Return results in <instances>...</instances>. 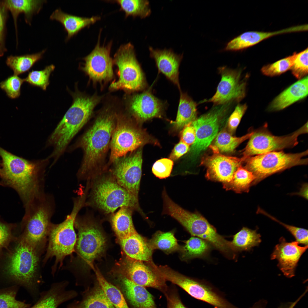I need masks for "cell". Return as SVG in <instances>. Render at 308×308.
<instances>
[{"label":"cell","instance_id":"obj_1","mask_svg":"<svg viewBox=\"0 0 308 308\" xmlns=\"http://www.w3.org/2000/svg\"><path fill=\"white\" fill-rule=\"evenodd\" d=\"M116 114L110 107L98 114L93 123L70 149L80 148L83 156L77 173L80 180H91L107 171L105 159L116 120Z\"/></svg>","mask_w":308,"mask_h":308},{"label":"cell","instance_id":"obj_2","mask_svg":"<svg viewBox=\"0 0 308 308\" xmlns=\"http://www.w3.org/2000/svg\"><path fill=\"white\" fill-rule=\"evenodd\" d=\"M5 183L15 189L27 208L45 193L44 179L49 159L30 161L17 156L0 147Z\"/></svg>","mask_w":308,"mask_h":308},{"label":"cell","instance_id":"obj_3","mask_svg":"<svg viewBox=\"0 0 308 308\" xmlns=\"http://www.w3.org/2000/svg\"><path fill=\"white\" fill-rule=\"evenodd\" d=\"M72 104L58 124L47 141L48 146H52L49 157L56 163L66 150L74 136L91 117L94 108L102 97L96 95H87L76 89L70 92Z\"/></svg>","mask_w":308,"mask_h":308},{"label":"cell","instance_id":"obj_4","mask_svg":"<svg viewBox=\"0 0 308 308\" xmlns=\"http://www.w3.org/2000/svg\"><path fill=\"white\" fill-rule=\"evenodd\" d=\"M107 171L90 180V191L84 205L94 208L106 214H112L119 208L127 207L144 215L138 199L120 185Z\"/></svg>","mask_w":308,"mask_h":308},{"label":"cell","instance_id":"obj_5","mask_svg":"<svg viewBox=\"0 0 308 308\" xmlns=\"http://www.w3.org/2000/svg\"><path fill=\"white\" fill-rule=\"evenodd\" d=\"M40 256L21 236L10 254L6 266L9 276L27 288L37 300L43 282L39 272Z\"/></svg>","mask_w":308,"mask_h":308},{"label":"cell","instance_id":"obj_6","mask_svg":"<svg viewBox=\"0 0 308 308\" xmlns=\"http://www.w3.org/2000/svg\"><path fill=\"white\" fill-rule=\"evenodd\" d=\"M55 206L52 196L45 193L26 208L22 236L40 255L45 249L52 224L51 219Z\"/></svg>","mask_w":308,"mask_h":308},{"label":"cell","instance_id":"obj_7","mask_svg":"<svg viewBox=\"0 0 308 308\" xmlns=\"http://www.w3.org/2000/svg\"><path fill=\"white\" fill-rule=\"evenodd\" d=\"M85 200L78 196L73 200L72 210L61 223L52 224L49 234L48 243L43 262L55 257L54 264L52 268L53 274L58 265L60 267L65 258L71 254L74 250L77 236L74 227V221L80 209L84 205Z\"/></svg>","mask_w":308,"mask_h":308},{"label":"cell","instance_id":"obj_8","mask_svg":"<svg viewBox=\"0 0 308 308\" xmlns=\"http://www.w3.org/2000/svg\"><path fill=\"white\" fill-rule=\"evenodd\" d=\"M169 214L192 236L206 241L226 257L235 258V254L231 249L230 241L219 234L216 228L200 214L191 212L176 204L170 208Z\"/></svg>","mask_w":308,"mask_h":308},{"label":"cell","instance_id":"obj_9","mask_svg":"<svg viewBox=\"0 0 308 308\" xmlns=\"http://www.w3.org/2000/svg\"><path fill=\"white\" fill-rule=\"evenodd\" d=\"M151 139L131 117L117 113L115 127L112 137L110 165L117 159L150 142Z\"/></svg>","mask_w":308,"mask_h":308},{"label":"cell","instance_id":"obj_10","mask_svg":"<svg viewBox=\"0 0 308 308\" xmlns=\"http://www.w3.org/2000/svg\"><path fill=\"white\" fill-rule=\"evenodd\" d=\"M113 63L118 68V79L112 82V90H122L128 92L143 90L147 86L143 72L130 43L121 45L115 54Z\"/></svg>","mask_w":308,"mask_h":308},{"label":"cell","instance_id":"obj_11","mask_svg":"<svg viewBox=\"0 0 308 308\" xmlns=\"http://www.w3.org/2000/svg\"><path fill=\"white\" fill-rule=\"evenodd\" d=\"M307 154V150L295 153L272 151L249 157L245 161L244 168L255 175L256 179L253 184L255 185L276 173L295 166L307 164V159L303 157Z\"/></svg>","mask_w":308,"mask_h":308},{"label":"cell","instance_id":"obj_12","mask_svg":"<svg viewBox=\"0 0 308 308\" xmlns=\"http://www.w3.org/2000/svg\"><path fill=\"white\" fill-rule=\"evenodd\" d=\"M74 227L78 230L76 250L84 262L91 264L104 251L106 238L98 223L91 216L77 215Z\"/></svg>","mask_w":308,"mask_h":308},{"label":"cell","instance_id":"obj_13","mask_svg":"<svg viewBox=\"0 0 308 308\" xmlns=\"http://www.w3.org/2000/svg\"><path fill=\"white\" fill-rule=\"evenodd\" d=\"M307 132V123L291 134L282 136L273 135L267 130L261 129L253 133L244 149L243 157L247 158L254 155L292 147L298 143V136Z\"/></svg>","mask_w":308,"mask_h":308},{"label":"cell","instance_id":"obj_14","mask_svg":"<svg viewBox=\"0 0 308 308\" xmlns=\"http://www.w3.org/2000/svg\"><path fill=\"white\" fill-rule=\"evenodd\" d=\"M142 163L141 147L116 160L109 171L120 185L138 199Z\"/></svg>","mask_w":308,"mask_h":308},{"label":"cell","instance_id":"obj_15","mask_svg":"<svg viewBox=\"0 0 308 308\" xmlns=\"http://www.w3.org/2000/svg\"><path fill=\"white\" fill-rule=\"evenodd\" d=\"M167 279L192 297L206 302L215 308H239L228 301L218 291L205 281L193 279L174 270L168 274Z\"/></svg>","mask_w":308,"mask_h":308},{"label":"cell","instance_id":"obj_16","mask_svg":"<svg viewBox=\"0 0 308 308\" xmlns=\"http://www.w3.org/2000/svg\"><path fill=\"white\" fill-rule=\"evenodd\" d=\"M232 103L215 105L209 112L192 122L196 132L195 141L189 150L192 156L196 157L210 145L218 133L221 117Z\"/></svg>","mask_w":308,"mask_h":308},{"label":"cell","instance_id":"obj_17","mask_svg":"<svg viewBox=\"0 0 308 308\" xmlns=\"http://www.w3.org/2000/svg\"><path fill=\"white\" fill-rule=\"evenodd\" d=\"M218 71L221 79L216 92L204 102H212L215 106L240 102L245 96L246 85L245 80L242 79L241 71L226 66L220 67Z\"/></svg>","mask_w":308,"mask_h":308},{"label":"cell","instance_id":"obj_18","mask_svg":"<svg viewBox=\"0 0 308 308\" xmlns=\"http://www.w3.org/2000/svg\"><path fill=\"white\" fill-rule=\"evenodd\" d=\"M111 43L101 46L99 41L94 50L83 58L84 63L80 69L94 83L103 84L114 78L113 61L110 56Z\"/></svg>","mask_w":308,"mask_h":308},{"label":"cell","instance_id":"obj_19","mask_svg":"<svg viewBox=\"0 0 308 308\" xmlns=\"http://www.w3.org/2000/svg\"><path fill=\"white\" fill-rule=\"evenodd\" d=\"M127 104L130 114L140 121L161 117L167 107L166 103L154 96L150 89L130 96Z\"/></svg>","mask_w":308,"mask_h":308},{"label":"cell","instance_id":"obj_20","mask_svg":"<svg viewBox=\"0 0 308 308\" xmlns=\"http://www.w3.org/2000/svg\"><path fill=\"white\" fill-rule=\"evenodd\" d=\"M247 159L243 156L239 158L214 153L204 159L202 163L207 168L208 179L224 184L231 180L238 168Z\"/></svg>","mask_w":308,"mask_h":308},{"label":"cell","instance_id":"obj_21","mask_svg":"<svg viewBox=\"0 0 308 308\" xmlns=\"http://www.w3.org/2000/svg\"><path fill=\"white\" fill-rule=\"evenodd\" d=\"M123 269L125 277L136 284L156 289L164 293L168 289L165 281L143 261L128 257L123 262Z\"/></svg>","mask_w":308,"mask_h":308},{"label":"cell","instance_id":"obj_22","mask_svg":"<svg viewBox=\"0 0 308 308\" xmlns=\"http://www.w3.org/2000/svg\"><path fill=\"white\" fill-rule=\"evenodd\" d=\"M308 245L301 246L296 241L287 242L283 237L275 246L271 255V260H277L278 266L283 274L291 278L295 275L297 263Z\"/></svg>","mask_w":308,"mask_h":308},{"label":"cell","instance_id":"obj_23","mask_svg":"<svg viewBox=\"0 0 308 308\" xmlns=\"http://www.w3.org/2000/svg\"><path fill=\"white\" fill-rule=\"evenodd\" d=\"M150 56L155 60L159 72L180 89L179 68L183 58L171 50L154 49L149 47Z\"/></svg>","mask_w":308,"mask_h":308},{"label":"cell","instance_id":"obj_24","mask_svg":"<svg viewBox=\"0 0 308 308\" xmlns=\"http://www.w3.org/2000/svg\"><path fill=\"white\" fill-rule=\"evenodd\" d=\"M68 282L64 281L53 283L49 289L40 293L36 303L29 308H58L62 303L76 297L77 293L66 290Z\"/></svg>","mask_w":308,"mask_h":308},{"label":"cell","instance_id":"obj_25","mask_svg":"<svg viewBox=\"0 0 308 308\" xmlns=\"http://www.w3.org/2000/svg\"><path fill=\"white\" fill-rule=\"evenodd\" d=\"M300 26L290 27L272 32L248 31L230 41L225 47L226 50L236 51L253 46L272 36L284 33L300 31Z\"/></svg>","mask_w":308,"mask_h":308},{"label":"cell","instance_id":"obj_26","mask_svg":"<svg viewBox=\"0 0 308 308\" xmlns=\"http://www.w3.org/2000/svg\"><path fill=\"white\" fill-rule=\"evenodd\" d=\"M119 240L123 250L129 258L146 262L152 261L153 250L148 242L137 232Z\"/></svg>","mask_w":308,"mask_h":308},{"label":"cell","instance_id":"obj_27","mask_svg":"<svg viewBox=\"0 0 308 308\" xmlns=\"http://www.w3.org/2000/svg\"><path fill=\"white\" fill-rule=\"evenodd\" d=\"M308 77H305L291 85L277 96L270 105L269 109L277 111L283 109L305 98L308 92Z\"/></svg>","mask_w":308,"mask_h":308},{"label":"cell","instance_id":"obj_28","mask_svg":"<svg viewBox=\"0 0 308 308\" xmlns=\"http://www.w3.org/2000/svg\"><path fill=\"white\" fill-rule=\"evenodd\" d=\"M4 4L12 15L14 23L17 40L18 44L17 21L19 15L21 13L24 15L25 20L30 25L33 15L38 13L41 9L45 1L34 0H4Z\"/></svg>","mask_w":308,"mask_h":308},{"label":"cell","instance_id":"obj_29","mask_svg":"<svg viewBox=\"0 0 308 308\" xmlns=\"http://www.w3.org/2000/svg\"><path fill=\"white\" fill-rule=\"evenodd\" d=\"M121 284L124 293L134 308H156L153 296L144 287L124 277Z\"/></svg>","mask_w":308,"mask_h":308},{"label":"cell","instance_id":"obj_30","mask_svg":"<svg viewBox=\"0 0 308 308\" xmlns=\"http://www.w3.org/2000/svg\"><path fill=\"white\" fill-rule=\"evenodd\" d=\"M52 20L60 22L67 33V41L85 27L96 22L100 19L98 16L90 18L82 17L70 15L63 12L60 9L54 11L50 17Z\"/></svg>","mask_w":308,"mask_h":308},{"label":"cell","instance_id":"obj_31","mask_svg":"<svg viewBox=\"0 0 308 308\" xmlns=\"http://www.w3.org/2000/svg\"><path fill=\"white\" fill-rule=\"evenodd\" d=\"M133 211L129 207L123 206L111 214L110 221L112 226L119 239L137 232L132 220Z\"/></svg>","mask_w":308,"mask_h":308},{"label":"cell","instance_id":"obj_32","mask_svg":"<svg viewBox=\"0 0 308 308\" xmlns=\"http://www.w3.org/2000/svg\"><path fill=\"white\" fill-rule=\"evenodd\" d=\"M196 104L186 94L181 91L179 103L175 120L173 122L174 128L180 130L196 119Z\"/></svg>","mask_w":308,"mask_h":308},{"label":"cell","instance_id":"obj_33","mask_svg":"<svg viewBox=\"0 0 308 308\" xmlns=\"http://www.w3.org/2000/svg\"><path fill=\"white\" fill-rule=\"evenodd\" d=\"M261 241V235L256 230L243 227L233 236L230 244L232 250L236 253L249 251L253 247L258 246Z\"/></svg>","mask_w":308,"mask_h":308},{"label":"cell","instance_id":"obj_34","mask_svg":"<svg viewBox=\"0 0 308 308\" xmlns=\"http://www.w3.org/2000/svg\"><path fill=\"white\" fill-rule=\"evenodd\" d=\"M212 247L206 241L200 238L193 236L186 241L180 250L184 260L203 258L208 256Z\"/></svg>","mask_w":308,"mask_h":308},{"label":"cell","instance_id":"obj_35","mask_svg":"<svg viewBox=\"0 0 308 308\" xmlns=\"http://www.w3.org/2000/svg\"><path fill=\"white\" fill-rule=\"evenodd\" d=\"M255 179L252 172L241 165L235 172L231 180L223 184V187L226 190H232L238 193L248 192Z\"/></svg>","mask_w":308,"mask_h":308},{"label":"cell","instance_id":"obj_36","mask_svg":"<svg viewBox=\"0 0 308 308\" xmlns=\"http://www.w3.org/2000/svg\"><path fill=\"white\" fill-rule=\"evenodd\" d=\"M45 51L44 50L32 54L11 55L7 57L6 63L13 71L14 74L18 76L29 70L36 62L42 58Z\"/></svg>","mask_w":308,"mask_h":308},{"label":"cell","instance_id":"obj_37","mask_svg":"<svg viewBox=\"0 0 308 308\" xmlns=\"http://www.w3.org/2000/svg\"><path fill=\"white\" fill-rule=\"evenodd\" d=\"M253 132L240 137L232 136L225 131L218 133L215 138L214 145L211 146L214 153L219 152L230 153L233 152L241 143L249 139Z\"/></svg>","mask_w":308,"mask_h":308},{"label":"cell","instance_id":"obj_38","mask_svg":"<svg viewBox=\"0 0 308 308\" xmlns=\"http://www.w3.org/2000/svg\"><path fill=\"white\" fill-rule=\"evenodd\" d=\"M148 242L153 250L159 249L167 254L180 250V248L173 232L171 231H157Z\"/></svg>","mask_w":308,"mask_h":308},{"label":"cell","instance_id":"obj_39","mask_svg":"<svg viewBox=\"0 0 308 308\" xmlns=\"http://www.w3.org/2000/svg\"><path fill=\"white\" fill-rule=\"evenodd\" d=\"M96 274L99 285L106 297L115 308H129L121 291L108 282L97 270Z\"/></svg>","mask_w":308,"mask_h":308},{"label":"cell","instance_id":"obj_40","mask_svg":"<svg viewBox=\"0 0 308 308\" xmlns=\"http://www.w3.org/2000/svg\"><path fill=\"white\" fill-rule=\"evenodd\" d=\"M85 294L78 302L80 308H115L106 297L99 285Z\"/></svg>","mask_w":308,"mask_h":308},{"label":"cell","instance_id":"obj_41","mask_svg":"<svg viewBox=\"0 0 308 308\" xmlns=\"http://www.w3.org/2000/svg\"><path fill=\"white\" fill-rule=\"evenodd\" d=\"M126 16H138L145 18L149 15L151 9L149 2L146 0H120L116 1Z\"/></svg>","mask_w":308,"mask_h":308},{"label":"cell","instance_id":"obj_42","mask_svg":"<svg viewBox=\"0 0 308 308\" xmlns=\"http://www.w3.org/2000/svg\"><path fill=\"white\" fill-rule=\"evenodd\" d=\"M55 66L51 64L40 70H32L29 72L25 79V82L35 86L39 87L45 90L49 84V78Z\"/></svg>","mask_w":308,"mask_h":308},{"label":"cell","instance_id":"obj_43","mask_svg":"<svg viewBox=\"0 0 308 308\" xmlns=\"http://www.w3.org/2000/svg\"><path fill=\"white\" fill-rule=\"evenodd\" d=\"M297 53L279 60L276 62L263 66L261 69L264 75L273 76L280 75L291 69Z\"/></svg>","mask_w":308,"mask_h":308},{"label":"cell","instance_id":"obj_44","mask_svg":"<svg viewBox=\"0 0 308 308\" xmlns=\"http://www.w3.org/2000/svg\"><path fill=\"white\" fill-rule=\"evenodd\" d=\"M17 290L14 288L0 290V308H29L31 305L16 298Z\"/></svg>","mask_w":308,"mask_h":308},{"label":"cell","instance_id":"obj_45","mask_svg":"<svg viewBox=\"0 0 308 308\" xmlns=\"http://www.w3.org/2000/svg\"><path fill=\"white\" fill-rule=\"evenodd\" d=\"M24 82V79L13 74L1 82L0 87L5 92L9 97L15 99L20 96L21 86Z\"/></svg>","mask_w":308,"mask_h":308},{"label":"cell","instance_id":"obj_46","mask_svg":"<svg viewBox=\"0 0 308 308\" xmlns=\"http://www.w3.org/2000/svg\"><path fill=\"white\" fill-rule=\"evenodd\" d=\"M257 212L258 213L263 214L283 226L293 236L296 240V241L299 244H301L305 246L308 245L307 230L285 224L271 215L260 208H258Z\"/></svg>","mask_w":308,"mask_h":308},{"label":"cell","instance_id":"obj_47","mask_svg":"<svg viewBox=\"0 0 308 308\" xmlns=\"http://www.w3.org/2000/svg\"><path fill=\"white\" fill-rule=\"evenodd\" d=\"M308 54V48L297 53L291 69L293 74L298 79H301L307 74Z\"/></svg>","mask_w":308,"mask_h":308},{"label":"cell","instance_id":"obj_48","mask_svg":"<svg viewBox=\"0 0 308 308\" xmlns=\"http://www.w3.org/2000/svg\"><path fill=\"white\" fill-rule=\"evenodd\" d=\"M8 11L3 0H0V58L7 51L5 41Z\"/></svg>","mask_w":308,"mask_h":308},{"label":"cell","instance_id":"obj_49","mask_svg":"<svg viewBox=\"0 0 308 308\" xmlns=\"http://www.w3.org/2000/svg\"><path fill=\"white\" fill-rule=\"evenodd\" d=\"M173 162L171 159L163 158L156 161L153 164L152 171L153 174L160 179L169 177L171 173Z\"/></svg>","mask_w":308,"mask_h":308},{"label":"cell","instance_id":"obj_50","mask_svg":"<svg viewBox=\"0 0 308 308\" xmlns=\"http://www.w3.org/2000/svg\"><path fill=\"white\" fill-rule=\"evenodd\" d=\"M247 106L246 104H238L229 117L228 121L229 129L232 132L236 130L246 112Z\"/></svg>","mask_w":308,"mask_h":308},{"label":"cell","instance_id":"obj_51","mask_svg":"<svg viewBox=\"0 0 308 308\" xmlns=\"http://www.w3.org/2000/svg\"><path fill=\"white\" fill-rule=\"evenodd\" d=\"M13 238L11 227L0 222V253L3 249L7 247Z\"/></svg>","mask_w":308,"mask_h":308},{"label":"cell","instance_id":"obj_52","mask_svg":"<svg viewBox=\"0 0 308 308\" xmlns=\"http://www.w3.org/2000/svg\"><path fill=\"white\" fill-rule=\"evenodd\" d=\"M195 137V130L192 123L185 126L181 133L180 140L189 146L194 143Z\"/></svg>","mask_w":308,"mask_h":308},{"label":"cell","instance_id":"obj_53","mask_svg":"<svg viewBox=\"0 0 308 308\" xmlns=\"http://www.w3.org/2000/svg\"><path fill=\"white\" fill-rule=\"evenodd\" d=\"M164 294L167 301V308H187L183 304L175 291L168 289Z\"/></svg>","mask_w":308,"mask_h":308},{"label":"cell","instance_id":"obj_54","mask_svg":"<svg viewBox=\"0 0 308 308\" xmlns=\"http://www.w3.org/2000/svg\"><path fill=\"white\" fill-rule=\"evenodd\" d=\"M189 150V145L180 140L174 147L170 154L169 158L172 160H177Z\"/></svg>","mask_w":308,"mask_h":308},{"label":"cell","instance_id":"obj_55","mask_svg":"<svg viewBox=\"0 0 308 308\" xmlns=\"http://www.w3.org/2000/svg\"><path fill=\"white\" fill-rule=\"evenodd\" d=\"M301 189L300 192L298 194L307 199V184H305L303 185Z\"/></svg>","mask_w":308,"mask_h":308},{"label":"cell","instance_id":"obj_56","mask_svg":"<svg viewBox=\"0 0 308 308\" xmlns=\"http://www.w3.org/2000/svg\"><path fill=\"white\" fill-rule=\"evenodd\" d=\"M66 308H80L78 304V301H75L69 304Z\"/></svg>","mask_w":308,"mask_h":308},{"label":"cell","instance_id":"obj_57","mask_svg":"<svg viewBox=\"0 0 308 308\" xmlns=\"http://www.w3.org/2000/svg\"><path fill=\"white\" fill-rule=\"evenodd\" d=\"M252 308H264L261 305V304L260 303H256Z\"/></svg>","mask_w":308,"mask_h":308},{"label":"cell","instance_id":"obj_58","mask_svg":"<svg viewBox=\"0 0 308 308\" xmlns=\"http://www.w3.org/2000/svg\"><path fill=\"white\" fill-rule=\"evenodd\" d=\"M3 175V172L2 169L0 168V177H2Z\"/></svg>","mask_w":308,"mask_h":308}]
</instances>
